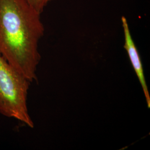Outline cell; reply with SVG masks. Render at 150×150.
<instances>
[{
  "instance_id": "1",
  "label": "cell",
  "mask_w": 150,
  "mask_h": 150,
  "mask_svg": "<svg viewBox=\"0 0 150 150\" xmlns=\"http://www.w3.org/2000/svg\"><path fill=\"white\" fill-rule=\"evenodd\" d=\"M41 15L26 0H0V54L31 82L38 81Z\"/></svg>"
},
{
  "instance_id": "2",
  "label": "cell",
  "mask_w": 150,
  "mask_h": 150,
  "mask_svg": "<svg viewBox=\"0 0 150 150\" xmlns=\"http://www.w3.org/2000/svg\"><path fill=\"white\" fill-rule=\"evenodd\" d=\"M31 83L0 54V114L33 128L27 107Z\"/></svg>"
},
{
  "instance_id": "3",
  "label": "cell",
  "mask_w": 150,
  "mask_h": 150,
  "mask_svg": "<svg viewBox=\"0 0 150 150\" xmlns=\"http://www.w3.org/2000/svg\"><path fill=\"white\" fill-rule=\"evenodd\" d=\"M121 22L123 28L124 34V48L127 51L130 61L134 72L137 75L139 80L142 88L144 91L146 101L147 102V107L150 108V95L148 87L146 82L144 69L142 64V62L139 56L138 50L132 38L130 29L129 27V23L126 17H121Z\"/></svg>"
},
{
  "instance_id": "4",
  "label": "cell",
  "mask_w": 150,
  "mask_h": 150,
  "mask_svg": "<svg viewBox=\"0 0 150 150\" xmlns=\"http://www.w3.org/2000/svg\"><path fill=\"white\" fill-rule=\"evenodd\" d=\"M32 7L41 14L45 7L53 0H26Z\"/></svg>"
}]
</instances>
